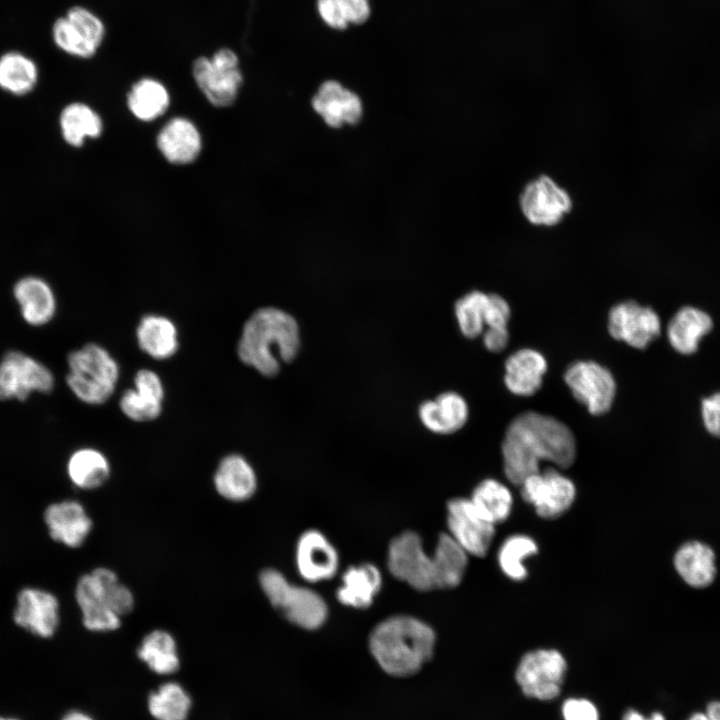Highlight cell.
<instances>
[{
	"instance_id": "cell-1",
	"label": "cell",
	"mask_w": 720,
	"mask_h": 720,
	"mask_svg": "<svg viewBox=\"0 0 720 720\" xmlns=\"http://www.w3.org/2000/svg\"><path fill=\"white\" fill-rule=\"evenodd\" d=\"M504 473L515 484L540 471L542 462L557 468L570 467L576 457L572 431L556 418L534 411L515 417L502 443Z\"/></svg>"
},
{
	"instance_id": "cell-2",
	"label": "cell",
	"mask_w": 720,
	"mask_h": 720,
	"mask_svg": "<svg viewBox=\"0 0 720 720\" xmlns=\"http://www.w3.org/2000/svg\"><path fill=\"white\" fill-rule=\"evenodd\" d=\"M436 644L435 630L410 615H393L372 629L369 651L383 672L396 678L417 674L428 663Z\"/></svg>"
},
{
	"instance_id": "cell-3",
	"label": "cell",
	"mask_w": 720,
	"mask_h": 720,
	"mask_svg": "<svg viewBox=\"0 0 720 720\" xmlns=\"http://www.w3.org/2000/svg\"><path fill=\"white\" fill-rule=\"evenodd\" d=\"M301 345L297 320L276 307H262L245 322L237 345L239 359L262 376L274 377L281 363L297 356Z\"/></svg>"
},
{
	"instance_id": "cell-4",
	"label": "cell",
	"mask_w": 720,
	"mask_h": 720,
	"mask_svg": "<svg viewBox=\"0 0 720 720\" xmlns=\"http://www.w3.org/2000/svg\"><path fill=\"white\" fill-rule=\"evenodd\" d=\"M75 598L86 629L95 632L116 630L120 617L130 613L134 598L130 590L107 568H96L81 576L76 584Z\"/></svg>"
},
{
	"instance_id": "cell-5",
	"label": "cell",
	"mask_w": 720,
	"mask_h": 720,
	"mask_svg": "<svg viewBox=\"0 0 720 720\" xmlns=\"http://www.w3.org/2000/svg\"><path fill=\"white\" fill-rule=\"evenodd\" d=\"M69 372L66 383L82 402L101 405L115 391L120 368L113 356L101 345L88 343L67 356Z\"/></svg>"
},
{
	"instance_id": "cell-6",
	"label": "cell",
	"mask_w": 720,
	"mask_h": 720,
	"mask_svg": "<svg viewBox=\"0 0 720 720\" xmlns=\"http://www.w3.org/2000/svg\"><path fill=\"white\" fill-rule=\"evenodd\" d=\"M260 586L271 603L290 623L304 630H317L328 618V606L316 591L291 583L278 570L264 569Z\"/></svg>"
},
{
	"instance_id": "cell-7",
	"label": "cell",
	"mask_w": 720,
	"mask_h": 720,
	"mask_svg": "<svg viewBox=\"0 0 720 720\" xmlns=\"http://www.w3.org/2000/svg\"><path fill=\"white\" fill-rule=\"evenodd\" d=\"M387 566L392 576L417 591L438 589L434 555H429L419 534L405 531L394 537L387 550Z\"/></svg>"
},
{
	"instance_id": "cell-8",
	"label": "cell",
	"mask_w": 720,
	"mask_h": 720,
	"mask_svg": "<svg viewBox=\"0 0 720 720\" xmlns=\"http://www.w3.org/2000/svg\"><path fill=\"white\" fill-rule=\"evenodd\" d=\"M192 76L206 99L216 107L232 105L243 83L238 55L227 47L218 49L210 57L196 58Z\"/></svg>"
},
{
	"instance_id": "cell-9",
	"label": "cell",
	"mask_w": 720,
	"mask_h": 720,
	"mask_svg": "<svg viewBox=\"0 0 720 720\" xmlns=\"http://www.w3.org/2000/svg\"><path fill=\"white\" fill-rule=\"evenodd\" d=\"M51 35L54 44L64 53L88 59L101 47L106 27L103 20L90 9L73 6L56 19Z\"/></svg>"
},
{
	"instance_id": "cell-10",
	"label": "cell",
	"mask_w": 720,
	"mask_h": 720,
	"mask_svg": "<svg viewBox=\"0 0 720 720\" xmlns=\"http://www.w3.org/2000/svg\"><path fill=\"white\" fill-rule=\"evenodd\" d=\"M54 385L51 370L24 352L10 350L0 360L1 401H25L34 392L50 393Z\"/></svg>"
},
{
	"instance_id": "cell-11",
	"label": "cell",
	"mask_w": 720,
	"mask_h": 720,
	"mask_svg": "<svg viewBox=\"0 0 720 720\" xmlns=\"http://www.w3.org/2000/svg\"><path fill=\"white\" fill-rule=\"evenodd\" d=\"M519 486L524 501L544 519H555L567 512L577 494L574 482L555 467L527 476Z\"/></svg>"
},
{
	"instance_id": "cell-12",
	"label": "cell",
	"mask_w": 720,
	"mask_h": 720,
	"mask_svg": "<svg viewBox=\"0 0 720 720\" xmlns=\"http://www.w3.org/2000/svg\"><path fill=\"white\" fill-rule=\"evenodd\" d=\"M566 670V660L558 650L536 649L522 656L515 678L527 697L551 700L560 693Z\"/></svg>"
},
{
	"instance_id": "cell-13",
	"label": "cell",
	"mask_w": 720,
	"mask_h": 720,
	"mask_svg": "<svg viewBox=\"0 0 720 720\" xmlns=\"http://www.w3.org/2000/svg\"><path fill=\"white\" fill-rule=\"evenodd\" d=\"M564 380L573 396L586 406L589 413L602 415L608 412L616 394L612 373L594 361L572 363L564 373Z\"/></svg>"
},
{
	"instance_id": "cell-14",
	"label": "cell",
	"mask_w": 720,
	"mask_h": 720,
	"mask_svg": "<svg viewBox=\"0 0 720 720\" xmlns=\"http://www.w3.org/2000/svg\"><path fill=\"white\" fill-rule=\"evenodd\" d=\"M519 204L526 220L536 226H554L572 209V199L568 192L546 175L525 185Z\"/></svg>"
},
{
	"instance_id": "cell-15",
	"label": "cell",
	"mask_w": 720,
	"mask_h": 720,
	"mask_svg": "<svg viewBox=\"0 0 720 720\" xmlns=\"http://www.w3.org/2000/svg\"><path fill=\"white\" fill-rule=\"evenodd\" d=\"M448 534L468 554L483 557L495 535V525L486 520L469 498L457 497L447 503Z\"/></svg>"
},
{
	"instance_id": "cell-16",
	"label": "cell",
	"mask_w": 720,
	"mask_h": 720,
	"mask_svg": "<svg viewBox=\"0 0 720 720\" xmlns=\"http://www.w3.org/2000/svg\"><path fill=\"white\" fill-rule=\"evenodd\" d=\"M608 331L616 340L644 349L660 335L661 321L652 308L630 300L611 308Z\"/></svg>"
},
{
	"instance_id": "cell-17",
	"label": "cell",
	"mask_w": 720,
	"mask_h": 720,
	"mask_svg": "<svg viewBox=\"0 0 720 720\" xmlns=\"http://www.w3.org/2000/svg\"><path fill=\"white\" fill-rule=\"evenodd\" d=\"M13 620L37 637L50 638L59 625L58 599L47 590L25 587L17 594Z\"/></svg>"
},
{
	"instance_id": "cell-18",
	"label": "cell",
	"mask_w": 720,
	"mask_h": 720,
	"mask_svg": "<svg viewBox=\"0 0 720 720\" xmlns=\"http://www.w3.org/2000/svg\"><path fill=\"white\" fill-rule=\"evenodd\" d=\"M295 562L302 579L318 583L335 576L340 559L336 547L321 531L308 529L297 540Z\"/></svg>"
},
{
	"instance_id": "cell-19",
	"label": "cell",
	"mask_w": 720,
	"mask_h": 720,
	"mask_svg": "<svg viewBox=\"0 0 720 720\" xmlns=\"http://www.w3.org/2000/svg\"><path fill=\"white\" fill-rule=\"evenodd\" d=\"M312 108L332 128L354 125L363 114L360 97L335 80L320 85L312 98Z\"/></svg>"
},
{
	"instance_id": "cell-20",
	"label": "cell",
	"mask_w": 720,
	"mask_h": 720,
	"mask_svg": "<svg viewBox=\"0 0 720 720\" xmlns=\"http://www.w3.org/2000/svg\"><path fill=\"white\" fill-rule=\"evenodd\" d=\"M163 399L164 386L160 376L150 369H141L134 377V388L124 391L119 405L129 419L148 422L160 416Z\"/></svg>"
},
{
	"instance_id": "cell-21",
	"label": "cell",
	"mask_w": 720,
	"mask_h": 720,
	"mask_svg": "<svg viewBox=\"0 0 720 720\" xmlns=\"http://www.w3.org/2000/svg\"><path fill=\"white\" fill-rule=\"evenodd\" d=\"M50 537L70 548L80 547L92 529V521L81 503L64 500L50 504L44 511Z\"/></svg>"
},
{
	"instance_id": "cell-22",
	"label": "cell",
	"mask_w": 720,
	"mask_h": 720,
	"mask_svg": "<svg viewBox=\"0 0 720 720\" xmlns=\"http://www.w3.org/2000/svg\"><path fill=\"white\" fill-rule=\"evenodd\" d=\"M13 296L23 320L30 326L46 325L56 314V296L48 282L38 276L19 279L13 287Z\"/></svg>"
},
{
	"instance_id": "cell-23",
	"label": "cell",
	"mask_w": 720,
	"mask_h": 720,
	"mask_svg": "<svg viewBox=\"0 0 720 720\" xmlns=\"http://www.w3.org/2000/svg\"><path fill=\"white\" fill-rule=\"evenodd\" d=\"M156 144L168 162L186 165L199 156L202 139L192 121L184 117H174L162 127L157 135Z\"/></svg>"
},
{
	"instance_id": "cell-24",
	"label": "cell",
	"mask_w": 720,
	"mask_h": 720,
	"mask_svg": "<svg viewBox=\"0 0 720 720\" xmlns=\"http://www.w3.org/2000/svg\"><path fill=\"white\" fill-rule=\"evenodd\" d=\"M382 584V574L374 564L352 565L342 574L336 597L346 607L367 609L381 591Z\"/></svg>"
},
{
	"instance_id": "cell-25",
	"label": "cell",
	"mask_w": 720,
	"mask_h": 720,
	"mask_svg": "<svg viewBox=\"0 0 720 720\" xmlns=\"http://www.w3.org/2000/svg\"><path fill=\"white\" fill-rule=\"evenodd\" d=\"M469 409L458 393L448 391L421 403L418 416L423 426L436 434H451L467 422Z\"/></svg>"
},
{
	"instance_id": "cell-26",
	"label": "cell",
	"mask_w": 720,
	"mask_h": 720,
	"mask_svg": "<svg viewBox=\"0 0 720 720\" xmlns=\"http://www.w3.org/2000/svg\"><path fill=\"white\" fill-rule=\"evenodd\" d=\"M713 328L711 316L694 306L680 308L667 325V339L671 347L682 355H691L698 350L700 341Z\"/></svg>"
},
{
	"instance_id": "cell-27",
	"label": "cell",
	"mask_w": 720,
	"mask_h": 720,
	"mask_svg": "<svg viewBox=\"0 0 720 720\" xmlns=\"http://www.w3.org/2000/svg\"><path fill=\"white\" fill-rule=\"evenodd\" d=\"M546 371L547 361L539 351L520 349L505 362V385L517 396H531L541 387Z\"/></svg>"
},
{
	"instance_id": "cell-28",
	"label": "cell",
	"mask_w": 720,
	"mask_h": 720,
	"mask_svg": "<svg viewBox=\"0 0 720 720\" xmlns=\"http://www.w3.org/2000/svg\"><path fill=\"white\" fill-rule=\"evenodd\" d=\"M214 484L217 492L230 501L241 502L252 497L257 477L251 464L239 454H230L219 463Z\"/></svg>"
},
{
	"instance_id": "cell-29",
	"label": "cell",
	"mask_w": 720,
	"mask_h": 720,
	"mask_svg": "<svg viewBox=\"0 0 720 720\" xmlns=\"http://www.w3.org/2000/svg\"><path fill=\"white\" fill-rule=\"evenodd\" d=\"M715 560L714 551L707 544L689 541L676 551L674 567L685 583L694 588H704L715 578Z\"/></svg>"
},
{
	"instance_id": "cell-30",
	"label": "cell",
	"mask_w": 720,
	"mask_h": 720,
	"mask_svg": "<svg viewBox=\"0 0 720 720\" xmlns=\"http://www.w3.org/2000/svg\"><path fill=\"white\" fill-rule=\"evenodd\" d=\"M136 338L140 349L156 360L172 357L179 347L176 325L161 315H145L137 326Z\"/></svg>"
},
{
	"instance_id": "cell-31",
	"label": "cell",
	"mask_w": 720,
	"mask_h": 720,
	"mask_svg": "<svg viewBox=\"0 0 720 720\" xmlns=\"http://www.w3.org/2000/svg\"><path fill=\"white\" fill-rule=\"evenodd\" d=\"M170 104V95L162 82L152 77L136 81L127 95L130 112L141 121H153L162 116Z\"/></svg>"
},
{
	"instance_id": "cell-32",
	"label": "cell",
	"mask_w": 720,
	"mask_h": 720,
	"mask_svg": "<svg viewBox=\"0 0 720 720\" xmlns=\"http://www.w3.org/2000/svg\"><path fill=\"white\" fill-rule=\"evenodd\" d=\"M59 126L65 142L73 147H81L86 138H97L103 131V122L90 106L75 102L62 110Z\"/></svg>"
},
{
	"instance_id": "cell-33",
	"label": "cell",
	"mask_w": 720,
	"mask_h": 720,
	"mask_svg": "<svg viewBox=\"0 0 720 720\" xmlns=\"http://www.w3.org/2000/svg\"><path fill=\"white\" fill-rule=\"evenodd\" d=\"M39 69L33 59L18 51L0 56V88L12 95L23 96L37 85Z\"/></svg>"
},
{
	"instance_id": "cell-34",
	"label": "cell",
	"mask_w": 720,
	"mask_h": 720,
	"mask_svg": "<svg viewBox=\"0 0 720 720\" xmlns=\"http://www.w3.org/2000/svg\"><path fill=\"white\" fill-rule=\"evenodd\" d=\"M469 499L477 511L495 526L507 520L512 512V492L497 479L487 478L479 482Z\"/></svg>"
},
{
	"instance_id": "cell-35",
	"label": "cell",
	"mask_w": 720,
	"mask_h": 720,
	"mask_svg": "<svg viewBox=\"0 0 720 720\" xmlns=\"http://www.w3.org/2000/svg\"><path fill=\"white\" fill-rule=\"evenodd\" d=\"M67 473L72 483L81 489H95L103 485L110 474L104 454L94 448L76 450L67 462Z\"/></svg>"
},
{
	"instance_id": "cell-36",
	"label": "cell",
	"mask_w": 720,
	"mask_h": 720,
	"mask_svg": "<svg viewBox=\"0 0 720 720\" xmlns=\"http://www.w3.org/2000/svg\"><path fill=\"white\" fill-rule=\"evenodd\" d=\"M433 555L436 562L438 589L458 586L465 575L469 555L448 533L438 536Z\"/></svg>"
},
{
	"instance_id": "cell-37",
	"label": "cell",
	"mask_w": 720,
	"mask_h": 720,
	"mask_svg": "<svg viewBox=\"0 0 720 720\" xmlns=\"http://www.w3.org/2000/svg\"><path fill=\"white\" fill-rule=\"evenodd\" d=\"M137 655L153 672L160 675L172 674L180 665L176 642L164 630H154L147 634L137 649Z\"/></svg>"
},
{
	"instance_id": "cell-38",
	"label": "cell",
	"mask_w": 720,
	"mask_h": 720,
	"mask_svg": "<svg viewBox=\"0 0 720 720\" xmlns=\"http://www.w3.org/2000/svg\"><path fill=\"white\" fill-rule=\"evenodd\" d=\"M191 698L176 682H167L148 697V710L156 720H186Z\"/></svg>"
},
{
	"instance_id": "cell-39",
	"label": "cell",
	"mask_w": 720,
	"mask_h": 720,
	"mask_svg": "<svg viewBox=\"0 0 720 720\" xmlns=\"http://www.w3.org/2000/svg\"><path fill=\"white\" fill-rule=\"evenodd\" d=\"M537 552L538 545L532 537L524 534L510 535L498 550V565L506 577L513 581H522L528 574L524 560Z\"/></svg>"
},
{
	"instance_id": "cell-40",
	"label": "cell",
	"mask_w": 720,
	"mask_h": 720,
	"mask_svg": "<svg viewBox=\"0 0 720 720\" xmlns=\"http://www.w3.org/2000/svg\"><path fill=\"white\" fill-rule=\"evenodd\" d=\"M316 8L322 21L336 30L363 24L371 12L369 0H316Z\"/></svg>"
},
{
	"instance_id": "cell-41",
	"label": "cell",
	"mask_w": 720,
	"mask_h": 720,
	"mask_svg": "<svg viewBox=\"0 0 720 720\" xmlns=\"http://www.w3.org/2000/svg\"><path fill=\"white\" fill-rule=\"evenodd\" d=\"M489 294L471 291L455 303V316L461 333L476 338L484 332Z\"/></svg>"
},
{
	"instance_id": "cell-42",
	"label": "cell",
	"mask_w": 720,
	"mask_h": 720,
	"mask_svg": "<svg viewBox=\"0 0 720 720\" xmlns=\"http://www.w3.org/2000/svg\"><path fill=\"white\" fill-rule=\"evenodd\" d=\"M700 413L706 431L712 436L720 437V391L701 401Z\"/></svg>"
},
{
	"instance_id": "cell-43",
	"label": "cell",
	"mask_w": 720,
	"mask_h": 720,
	"mask_svg": "<svg viewBox=\"0 0 720 720\" xmlns=\"http://www.w3.org/2000/svg\"><path fill=\"white\" fill-rule=\"evenodd\" d=\"M510 307L499 295L489 294L485 325L487 328H507Z\"/></svg>"
},
{
	"instance_id": "cell-44",
	"label": "cell",
	"mask_w": 720,
	"mask_h": 720,
	"mask_svg": "<svg viewBox=\"0 0 720 720\" xmlns=\"http://www.w3.org/2000/svg\"><path fill=\"white\" fill-rule=\"evenodd\" d=\"M564 720H599L593 703L586 699H567L562 706Z\"/></svg>"
},
{
	"instance_id": "cell-45",
	"label": "cell",
	"mask_w": 720,
	"mask_h": 720,
	"mask_svg": "<svg viewBox=\"0 0 720 720\" xmlns=\"http://www.w3.org/2000/svg\"><path fill=\"white\" fill-rule=\"evenodd\" d=\"M509 340L507 328H486L483 332V343L491 352H500L506 348Z\"/></svg>"
},
{
	"instance_id": "cell-46",
	"label": "cell",
	"mask_w": 720,
	"mask_h": 720,
	"mask_svg": "<svg viewBox=\"0 0 720 720\" xmlns=\"http://www.w3.org/2000/svg\"><path fill=\"white\" fill-rule=\"evenodd\" d=\"M687 720H720V701L710 702L704 713H694Z\"/></svg>"
},
{
	"instance_id": "cell-47",
	"label": "cell",
	"mask_w": 720,
	"mask_h": 720,
	"mask_svg": "<svg viewBox=\"0 0 720 720\" xmlns=\"http://www.w3.org/2000/svg\"><path fill=\"white\" fill-rule=\"evenodd\" d=\"M622 720H665V717L659 712H654L649 718H646L639 712L630 709L625 712Z\"/></svg>"
},
{
	"instance_id": "cell-48",
	"label": "cell",
	"mask_w": 720,
	"mask_h": 720,
	"mask_svg": "<svg viewBox=\"0 0 720 720\" xmlns=\"http://www.w3.org/2000/svg\"><path fill=\"white\" fill-rule=\"evenodd\" d=\"M61 720H94L90 715L82 712L73 710L66 713Z\"/></svg>"
},
{
	"instance_id": "cell-49",
	"label": "cell",
	"mask_w": 720,
	"mask_h": 720,
	"mask_svg": "<svg viewBox=\"0 0 720 720\" xmlns=\"http://www.w3.org/2000/svg\"><path fill=\"white\" fill-rule=\"evenodd\" d=\"M0 720H20V719L14 718V717H0Z\"/></svg>"
}]
</instances>
